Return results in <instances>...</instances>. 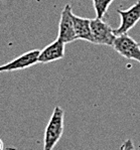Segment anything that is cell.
Masks as SVG:
<instances>
[{"label":"cell","instance_id":"cell-1","mask_svg":"<svg viewBox=\"0 0 140 150\" xmlns=\"http://www.w3.org/2000/svg\"><path fill=\"white\" fill-rule=\"evenodd\" d=\"M64 119H65L64 110L59 106L54 107L45 131L43 150H52L61 139L64 132Z\"/></svg>","mask_w":140,"mask_h":150},{"label":"cell","instance_id":"cell-2","mask_svg":"<svg viewBox=\"0 0 140 150\" xmlns=\"http://www.w3.org/2000/svg\"><path fill=\"white\" fill-rule=\"evenodd\" d=\"M91 32H92V42L95 45H113L116 38L114 29L107 22L102 19L95 18L91 19Z\"/></svg>","mask_w":140,"mask_h":150},{"label":"cell","instance_id":"cell-3","mask_svg":"<svg viewBox=\"0 0 140 150\" xmlns=\"http://www.w3.org/2000/svg\"><path fill=\"white\" fill-rule=\"evenodd\" d=\"M112 47L120 55L128 59H134L140 63L139 43L129 35H127V33L117 35Z\"/></svg>","mask_w":140,"mask_h":150},{"label":"cell","instance_id":"cell-4","mask_svg":"<svg viewBox=\"0 0 140 150\" xmlns=\"http://www.w3.org/2000/svg\"><path fill=\"white\" fill-rule=\"evenodd\" d=\"M73 11L70 4H66L62 11L61 19L59 24V36L58 38L64 43H70L77 40L73 21Z\"/></svg>","mask_w":140,"mask_h":150},{"label":"cell","instance_id":"cell-5","mask_svg":"<svg viewBox=\"0 0 140 150\" xmlns=\"http://www.w3.org/2000/svg\"><path fill=\"white\" fill-rule=\"evenodd\" d=\"M117 12L121 16V23L118 28L114 29L116 36L126 34L140 20V0L127 10L118 9Z\"/></svg>","mask_w":140,"mask_h":150},{"label":"cell","instance_id":"cell-6","mask_svg":"<svg viewBox=\"0 0 140 150\" xmlns=\"http://www.w3.org/2000/svg\"><path fill=\"white\" fill-rule=\"evenodd\" d=\"M38 50H33L27 52H24L21 55L17 57L16 59H12L9 63L0 66V73H6V71H14L18 70H24V69L30 68L38 63Z\"/></svg>","mask_w":140,"mask_h":150},{"label":"cell","instance_id":"cell-7","mask_svg":"<svg viewBox=\"0 0 140 150\" xmlns=\"http://www.w3.org/2000/svg\"><path fill=\"white\" fill-rule=\"evenodd\" d=\"M65 45L66 43H64L59 38L54 40V42L49 43V45H47L40 52L38 63L47 64L62 59L65 57Z\"/></svg>","mask_w":140,"mask_h":150},{"label":"cell","instance_id":"cell-8","mask_svg":"<svg viewBox=\"0 0 140 150\" xmlns=\"http://www.w3.org/2000/svg\"><path fill=\"white\" fill-rule=\"evenodd\" d=\"M73 21H74V28L77 40H83L92 42L91 19L73 14Z\"/></svg>","mask_w":140,"mask_h":150},{"label":"cell","instance_id":"cell-9","mask_svg":"<svg viewBox=\"0 0 140 150\" xmlns=\"http://www.w3.org/2000/svg\"><path fill=\"white\" fill-rule=\"evenodd\" d=\"M114 0H93L94 8L96 11V18L99 19H103L104 15L106 14L108 7L110 6V4L113 2Z\"/></svg>","mask_w":140,"mask_h":150},{"label":"cell","instance_id":"cell-10","mask_svg":"<svg viewBox=\"0 0 140 150\" xmlns=\"http://www.w3.org/2000/svg\"><path fill=\"white\" fill-rule=\"evenodd\" d=\"M121 150H135L134 144L131 139H127L126 141H124V143L121 146Z\"/></svg>","mask_w":140,"mask_h":150},{"label":"cell","instance_id":"cell-11","mask_svg":"<svg viewBox=\"0 0 140 150\" xmlns=\"http://www.w3.org/2000/svg\"><path fill=\"white\" fill-rule=\"evenodd\" d=\"M0 150H3V141L0 139Z\"/></svg>","mask_w":140,"mask_h":150}]
</instances>
